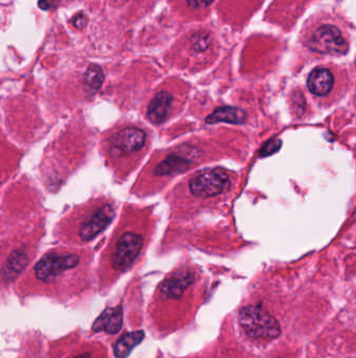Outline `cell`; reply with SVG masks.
I'll return each mask as SVG.
<instances>
[{"instance_id":"1","label":"cell","mask_w":356,"mask_h":358,"mask_svg":"<svg viewBox=\"0 0 356 358\" xmlns=\"http://www.w3.org/2000/svg\"><path fill=\"white\" fill-rule=\"evenodd\" d=\"M240 323L252 339H274L281 333L277 319L259 305L244 307L240 311Z\"/></svg>"},{"instance_id":"2","label":"cell","mask_w":356,"mask_h":358,"mask_svg":"<svg viewBox=\"0 0 356 358\" xmlns=\"http://www.w3.org/2000/svg\"><path fill=\"white\" fill-rule=\"evenodd\" d=\"M307 46L313 52L333 56L345 54L349 48L342 32L337 26L331 24H325L315 30L307 41Z\"/></svg>"},{"instance_id":"3","label":"cell","mask_w":356,"mask_h":358,"mask_svg":"<svg viewBox=\"0 0 356 358\" xmlns=\"http://www.w3.org/2000/svg\"><path fill=\"white\" fill-rule=\"evenodd\" d=\"M231 186L229 175L222 169L205 170L189 181V190L197 197H212L224 193Z\"/></svg>"},{"instance_id":"4","label":"cell","mask_w":356,"mask_h":358,"mask_svg":"<svg viewBox=\"0 0 356 358\" xmlns=\"http://www.w3.org/2000/svg\"><path fill=\"white\" fill-rule=\"evenodd\" d=\"M147 143V135L137 127H125L115 132L109 139L110 155L115 157H127L143 150Z\"/></svg>"},{"instance_id":"5","label":"cell","mask_w":356,"mask_h":358,"mask_svg":"<svg viewBox=\"0 0 356 358\" xmlns=\"http://www.w3.org/2000/svg\"><path fill=\"white\" fill-rule=\"evenodd\" d=\"M78 263L80 257L78 255L50 252L45 255L36 265V277L40 281L50 282L65 272L78 266Z\"/></svg>"},{"instance_id":"6","label":"cell","mask_w":356,"mask_h":358,"mask_svg":"<svg viewBox=\"0 0 356 358\" xmlns=\"http://www.w3.org/2000/svg\"><path fill=\"white\" fill-rule=\"evenodd\" d=\"M143 246L141 235L134 232H127L118 239L113 252L112 266L115 270H127L136 260Z\"/></svg>"},{"instance_id":"7","label":"cell","mask_w":356,"mask_h":358,"mask_svg":"<svg viewBox=\"0 0 356 358\" xmlns=\"http://www.w3.org/2000/svg\"><path fill=\"white\" fill-rule=\"evenodd\" d=\"M114 215V208L110 203L93 208L92 211L85 215L78 226V238L82 241H90L111 223Z\"/></svg>"},{"instance_id":"8","label":"cell","mask_w":356,"mask_h":358,"mask_svg":"<svg viewBox=\"0 0 356 358\" xmlns=\"http://www.w3.org/2000/svg\"><path fill=\"white\" fill-rule=\"evenodd\" d=\"M173 105L174 98L169 92H159L154 97L147 107V117L154 124H161L169 117Z\"/></svg>"},{"instance_id":"9","label":"cell","mask_w":356,"mask_h":358,"mask_svg":"<svg viewBox=\"0 0 356 358\" xmlns=\"http://www.w3.org/2000/svg\"><path fill=\"white\" fill-rule=\"evenodd\" d=\"M123 321V309L121 306L108 308L94 321L92 329L94 332L105 331L108 335H116L121 331Z\"/></svg>"},{"instance_id":"10","label":"cell","mask_w":356,"mask_h":358,"mask_svg":"<svg viewBox=\"0 0 356 358\" xmlns=\"http://www.w3.org/2000/svg\"><path fill=\"white\" fill-rule=\"evenodd\" d=\"M307 86L315 96H326L333 86V76L327 68H317L309 74Z\"/></svg>"},{"instance_id":"11","label":"cell","mask_w":356,"mask_h":358,"mask_svg":"<svg viewBox=\"0 0 356 358\" xmlns=\"http://www.w3.org/2000/svg\"><path fill=\"white\" fill-rule=\"evenodd\" d=\"M191 163V157L184 155H171L158 165L155 169L156 175L174 176L185 171Z\"/></svg>"},{"instance_id":"12","label":"cell","mask_w":356,"mask_h":358,"mask_svg":"<svg viewBox=\"0 0 356 358\" xmlns=\"http://www.w3.org/2000/svg\"><path fill=\"white\" fill-rule=\"evenodd\" d=\"M192 282L193 277L191 274L186 272H179L162 284L161 292L165 297L177 299L183 295L184 290L189 287Z\"/></svg>"},{"instance_id":"13","label":"cell","mask_w":356,"mask_h":358,"mask_svg":"<svg viewBox=\"0 0 356 358\" xmlns=\"http://www.w3.org/2000/svg\"><path fill=\"white\" fill-rule=\"evenodd\" d=\"M246 113L242 109L234 107H220L214 110L209 117L206 119V122L209 124L213 123H231V124H240L246 121Z\"/></svg>"},{"instance_id":"14","label":"cell","mask_w":356,"mask_h":358,"mask_svg":"<svg viewBox=\"0 0 356 358\" xmlns=\"http://www.w3.org/2000/svg\"><path fill=\"white\" fill-rule=\"evenodd\" d=\"M145 339L143 331L127 333L123 335L114 346V354L116 358H127L136 346Z\"/></svg>"},{"instance_id":"15","label":"cell","mask_w":356,"mask_h":358,"mask_svg":"<svg viewBox=\"0 0 356 358\" xmlns=\"http://www.w3.org/2000/svg\"><path fill=\"white\" fill-rule=\"evenodd\" d=\"M28 254L23 250H16L8 259L7 265L3 270V278L12 279L24 270L28 264Z\"/></svg>"},{"instance_id":"16","label":"cell","mask_w":356,"mask_h":358,"mask_svg":"<svg viewBox=\"0 0 356 358\" xmlns=\"http://www.w3.org/2000/svg\"><path fill=\"white\" fill-rule=\"evenodd\" d=\"M85 82L91 89L96 90L100 88L104 82V72H103L102 68L97 66H89L88 70L85 74Z\"/></svg>"},{"instance_id":"17","label":"cell","mask_w":356,"mask_h":358,"mask_svg":"<svg viewBox=\"0 0 356 358\" xmlns=\"http://www.w3.org/2000/svg\"><path fill=\"white\" fill-rule=\"evenodd\" d=\"M211 44V37L207 33H198L192 37L191 46L196 52H201L207 50Z\"/></svg>"},{"instance_id":"18","label":"cell","mask_w":356,"mask_h":358,"mask_svg":"<svg viewBox=\"0 0 356 358\" xmlns=\"http://www.w3.org/2000/svg\"><path fill=\"white\" fill-rule=\"evenodd\" d=\"M280 145L281 143L279 141H270V143L264 146L262 150L260 151V155H264V157H266V155H271L272 153L278 151L279 148H280Z\"/></svg>"},{"instance_id":"19","label":"cell","mask_w":356,"mask_h":358,"mask_svg":"<svg viewBox=\"0 0 356 358\" xmlns=\"http://www.w3.org/2000/svg\"><path fill=\"white\" fill-rule=\"evenodd\" d=\"M187 5L191 9H201V8H207L213 3V0H186Z\"/></svg>"},{"instance_id":"20","label":"cell","mask_w":356,"mask_h":358,"mask_svg":"<svg viewBox=\"0 0 356 358\" xmlns=\"http://www.w3.org/2000/svg\"><path fill=\"white\" fill-rule=\"evenodd\" d=\"M85 21H86V18H85V16H83V15L76 16V17L74 18V26H76V28H84Z\"/></svg>"},{"instance_id":"21","label":"cell","mask_w":356,"mask_h":358,"mask_svg":"<svg viewBox=\"0 0 356 358\" xmlns=\"http://www.w3.org/2000/svg\"><path fill=\"white\" fill-rule=\"evenodd\" d=\"M54 0H39V7L42 10H48L52 7Z\"/></svg>"}]
</instances>
